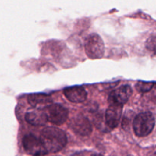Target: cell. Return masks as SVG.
I'll use <instances>...</instances> for the list:
<instances>
[{
  "mask_svg": "<svg viewBox=\"0 0 156 156\" xmlns=\"http://www.w3.org/2000/svg\"><path fill=\"white\" fill-rule=\"evenodd\" d=\"M85 49L88 58L91 59H100L105 53V44L98 34H91L85 41Z\"/></svg>",
  "mask_w": 156,
  "mask_h": 156,
  "instance_id": "cell-3",
  "label": "cell"
},
{
  "mask_svg": "<svg viewBox=\"0 0 156 156\" xmlns=\"http://www.w3.org/2000/svg\"><path fill=\"white\" fill-rule=\"evenodd\" d=\"M71 128L76 133L86 136L92 132V126L89 120L82 114H78L71 122Z\"/></svg>",
  "mask_w": 156,
  "mask_h": 156,
  "instance_id": "cell-7",
  "label": "cell"
},
{
  "mask_svg": "<svg viewBox=\"0 0 156 156\" xmlns=\"http://www.w3.org/2000/svg\"><path fill=\"white\" fill-rule=\"evenodd\" d=\"M153 87V83L152 82H139L136 85V88L139 92L145 93L150 91Z\"/></svg>",
  "mask_w": 156,
  "mask_h": 156,
  "instance_id": "cell-12",
  "label": "cell"
},
{
  "mask_svg": "<svg viewBox=\"0 0 156 156\" xmlns=\"http://www.w3.org/2000/svg\"><path fill=\"white\" fill-rule=\"evenodd\" d=\"M132 94L133 90L131 87L128 85H123L110 94L108 97V102L110 105L123 107V105L128 101Z\"/></svg>",
  "mask_w": 156,
  "mask_h": 156,
  "instance_id": "cell-6",
  "label": "cell"
},
{
  "mask_svg": "<svg viewBox=\"0 0 156 156\" xmlns=\"http://www.w3.org/2000/svg\"><path fill=\"white\" fill-rule=\"evenodd\" d=\"M23 147L27 154L34 156H43L48 152L46 150L39 137L33 134L26 135L22 140Z\"/></svg>",
  "mask_w": 156,
  "mask_h": 156,
  "instance_id": "cell-5",
  "label": "cell"
},
{
  "mask_svg": "<svg viewBox=\"0 0 156 156\" xmlns=\"http://www.w3.org/2000/svg\"><path fill=\"white\" fill-rule=\"evenodd\" d=\"M155 156H156V152H155Z\"/></svg>",
  "mask_w": 156,
  "mask_h": 156,
  "instance_id": "cell-15",
  "label": "cell"
},
{
  "mask_svg": "<svg viewBox=\"0 0 156 156\" xmlns=\"http://www.w3.org/2000/svg\"><path fill=\"white\" fill-rule=\"evenodd\" d=\"M146 47L152 52H156V37H150L146 42Z\"/></svg>",
  "mask_w": 156,
  "mask_h": 156,
  "instance_id": "cell-13",
  "label": "cell"
},
{
  "mask_svg": "<svg viewBox=\"0 0 156 156\" xmlns=\"http://www.w3.org/2000/svg\"><path fill=\"white\" fill-rule=\"evenodd\" d=\"M155 120L151 112H143L135 117L133 123V130L136 135L144 137L152 133L155 126Z\"/></svg>",
  "mask_w": 156,
  "mask_h": 156,
  "instance_id": "cell-2",
  "label": "cell"
},
{
  "mask_svg": "<svg viewBox=\"0 0 156 156\" xmlns=\"http://www.w3.org/2000/svg\"><path fill=\"white\" fill-rule=\"evenodd\" d=\"M122 115V106L110 105L105 113V123L111 129H114L119 125Z\"/></svg>",
  "mask_w": 156,
  "mask_h": 156,
  "instance_id": "cell-8",
  "label": "cell"
},
{
  "mask_svg": "<svg viewBox=\"0 0 156 156\" xmlns=\"http://www.w3.org/2000/svg\"><path fill=\"white\" fill-rule=\"evenodd\" d=\"M27 101L35 109H44L51 105L52 98L45 94H31L27 97Z\"/></svg>",
  "mask_w": 156,
  "mask_h": 156,
  "instance_id": "cell-11",
  "label": "cell"
},
{
  "mask_svg": "<svg viewBox=\"0 0 156 156\" xmlns=\"http://www.w3.org/2000/svg\"><path fill=\"white\" fill-rule=\"evenodd\" d=\"M91 156H104V155H101V154H93Z\"/></svg>",
  "mask_w": 156,
  "mask_h": 156,
  "instance_id": "cell-14",
  "label": "cell"
},
{
  "mask_svg": "<svg viewBox=\"0 0 156 156\" xmlns=\"http://www.w3.org/2000/svg\"><path fill=\"white\" fill-rule=\"evenodd\" d=\"M47 116V121L55 125H61L68 118V110L58 104H51L44 108Z\"/></svg>",
  "mask_w": 156,
  "mask_h": 156,
  "instance_id": "cell-4",
  "label": "cell"
},
{
  "mask_svg": "<svg viewBox=\"0 0 156 156\" xmlns=\"http://www.w3.org/2000/svg\"><path fill=\"white\" fill-rule=\"evenodd\" d=\"M39 138L48 153L59 152L67 144L66 133L62 129L56 127L44 128Z\"/></svg>",
  "mask_w": 156,
  "mask_h": 156,
  "instance_id": "cell-1",
  "label": "cell"
},
{
  "mask_svg": "<svg viewBox=\"0 0 156 156\" xmlns=\"http://www.w3.org/2000/svg\"><path fill=\"white\" fill-rule=\"evenodd\" d=\"M64 95L69 101L74 103L83 102L87 98V92L82 86H73L67 88L63 91Z\"/></svg>",
  "mask_w": 156,
  "mask_h": 156,
  "instance_id": "cell-9",
  "label": "cell"
},
{
  "mask_svg": "<svg viewBox=\"0 0 156 156\" xmlns=\"http://www.w3.org/2000/svg\"><path fill=\"white\" fill-rule=\"evenodd\" d=\"M25 120L33 126H44L47 122V116L44 109H34L25 114Z\"/></svg>",
  "mask_w": 156,
  "mask_h": 156,
  "instance_id": "cell-10",
  "label": "cell"
}]
</instances>
